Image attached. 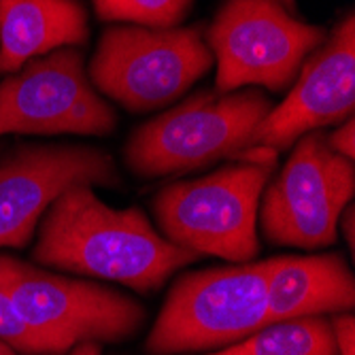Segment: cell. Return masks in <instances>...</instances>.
Here are the masks:
<instances>
[{
  "label": "cell",
  "mask_w": 355,
  "mask_h": 355,
  "mask_svg": "<svg viewBox=\"0 0 355 355\" xmlns=\"http://www.w3.org/2000/svg\"><path fill=\"white\" fill-rule=\"evenodd\" d=\"M32 257L49 268L151 292L200 255L164 239L141 209H113L92 185H73L47 209Z\"/></svg>",
  "instance_id": "1"
},
{
  "label": "cell",
  "mask_w": 355,
  "mask_h": 355,
  "mask_svg": "<svg viewBox=\"0 0 355 355\" xmlns=\"http://www.w3.org/2000/svg\"><path fill=\"white\" fill-rule=\"evenodd\" d=\"M241 164L177 181L157 191L153 213L162 236L198 255H217L234 264L251 262L260 251L257 207L270 179L277 151L247 149Z\"/></svg>",
  "instance_id": "2"
},
{
  "label": "cell",
  "mask_w": 355,
  "mask_h": 355,
  "mask_svg": "<svg viewBox=\"0 0 355 355\" xmlns=\"http://www.w3.org/2000/svg\"><path fill=\"white\" fill-rule=\"evenodd\" d=\"M270 109V101L253 87L198 92L137 128L125 145V164L135 175L153 179L236 157L249 149Z\"/></svg>",
  "instance_id": "3"
},
{
  "label": "cell",
  "mask_w": 355,
  "mask_h": 355,
  "mask_svg": "<svg viewBox=\"0 0 355 355\" xmlns=\"http://www.w3.org/2000/svg\"><path fill=\"white\" fill-rule=\"evenodd\" d=\"M272 260L183 275L147 336L151 355H177L241 343L264 326Z\"/></svg>",
  "instance_id": "4"
},
{
  "label": "cell",
  "mask_w": 355,
  "mask_h": 355,
  "mask_svg": "<svg viewBox=\"0 0 355 355\" xmlns=\"http://www.w3.org/2000/svg\"><path fill=\"white\" fill-rule=\"evenodd\" d=\"M0 285L24 326L53 355L67 353L83 340H123L145 319V309L121 292L47 272L11 255H0Z\"/></svg>",
  "instance_id": "5"
},
{
  "label": "cell",
  "mask_w": 355,
  "mask_h": 355,
  "mask_svg": "<svg viewBox=\"0 0 355 355\" xmlns=\"http://www.w3.org/2000/svg\"><path fill=\"white\" fill-rule=\"evenodd\" d=\"M213 67L202 28L111 26L89 64V81L130 113L162 109Z\"/></svg>",
  "instance_id": "6"
},
{
  "label": "cell",
  "mask_w": 355,
  "mask_h": 355,
  "mask_svg": "<svg viewBox=\"0 0 355 355\" xmlns=\"http://www.w3.org/2000/svg\"><path fill=\"white\" fill-rule=\"evenodd\" d=\"M326 37L321 26L296 19L277 0H228L205 39L217 60L215 92L247 85L283 92Z\"/></svg>",
  "instance_id": "7"
},
{
  "label": "cell",
  "mask_w": 355,
  "mask_h": 355,
  "mask_svg": "<svg viewBox=\"0 0 355 355\" xmlns=\"http://www.w3.org/2000/svg\"><path fill=\"white\" fill-rule=\"evenodd\" d=\"M279 177L262 193L260 223L277 245L317 249L336 241L338 217L355 191L353 159L334 153L313 130L294 143Z\"/></svg>",
  "instance_id": "8"
},
{
  "label": "cell",
  "mask_w": 355,
  "mask_h": 355,
  "mask_svg": "<svg viewBox=\"0 0 355 355\" xmlns=\"http://www.w3.org/2000/svg\"><path fill=\"white\" fill-rule=\"evenodd\" d=\"M115 111L96 94L83 55L73 47L30 60L0 81V137H105L115 130Z\"/></svg>",
  "instance_id": "9"
},
{
  "label": "cell",
  "mask_w": 355,
  "mask_h": 355,
  "mask_svg": "<svg viewBox=\"0 0 355 355\" xmlns=\"http://www.w3.org/2000/svg\"><path fill=\"white\" fill-rule=\"evenodd\" d=\"M73 185H119L113 157L85 145H26L0 159V247H26Z\"/></svg>",
  "instance_id": "10"
},
{
  "label": "cell",
  "mask_w": 355,
  "mask_h": 355,
  "mask_svg": "<svg viewBox=\"0 0 355 355\" xmlns=\"http://www.w3.org/2000/svg\"><path fill=\"white\" fill-rule=\"evenodd\" d=\"M355 109V15L347 13L302 64L287 98L257 123L249 149L281 151L300 137L343 123Z\"/></svg>",
  "instance_id": "11"
},
{
  "label": "cell",
  "mask_w": 355,
  "mask_h": 355,
  "mask_svg": "<svg viewBox=\"0 0 355 355\" xmlns=\"http://www.w3.org/2000/svg\"><path fill=\"white\" fill-rule=\"evenodd\" d=\"M353 304V272L338 253L272 257L266 287L264 326L296 317L328 313L340 315L349 313Z\"/></svg>",
  "instance_id": "12"
},
{
  "label": "cell",
  "mask_w": 355,
  "mask_h": 355,
  "mask_svg": "<svg viewBox=\"0 0 355 355\" xmlns=\"http://www.w3.org/2000/svg\"><path fill=\"white\" fill-rule=\"evenodd\" d=\"M89 39L87 13L79 0H0V73Z\"/></svg>",
  "instance_id": "13"
},
{
  "label": "cell",
  "mask_w": 355,
  "mask_h": 355,
  "mask_svg": "<svg viewBox=\"0 0 355 355\" xmlns=\"http://www.w3.org/2000/svg\"><path fill=\"white\" fill-rule=\"evenodd\" d=\"M207 355H338V349L332 321L324 315H313L277 321L228 349Z\"/></svg>",
  "instance_id": "14"
},
{
  "label": "cell",
  "mask_w": 355,
  "mask_h": 355,
  "mask_svg": "<svg viewBox=\"0 0 355 355\" xmlns=\"http://www.w3.org/2000/svg\"><path fill=\"white\" fill-rule=\"evenodd\" d=\"M103 21L135 24L151 30L177 28L193 0H92Z\"/></svg>",
  "instance_id": "15"
},
{
  "label": "cell",
  "mask_w": 355,
  "mask_h": 355,
  "mask_svg": "<svg viewBox=\"0 0 355 355\" xmlns=\"http://www.w3.org/2000/svg\"><path fill=\"white\" fill-rule=\"evenodd\" d=\"M0 340L11 345L21 355H53L35 332L24 326L3 285H0Z\"/></svg>",
  "instance_id": "16"
},
{
  "label": "cell",
  "mask_w": 355,
  "mask_h": 355,
  "mask_svg": "<svg viewBox=\"0 0 355 355\" xmlns=\"http://www.w3.org/2000/svg\"><path fill=\"white\" fill-rule=\"evenodd\" d=\"M338 355H355V319L353 315L340 313L332 321Z\"/></svg>",
  "instance_id": "17"
},
{
  "label": "cell",
  "mask_w": 355,
  "mask_h": 355,
  "mask_svg": "<svg viewBox=\"0 0 355 355\" xmlns=\"http://www.w3.org/2000/svg\"><path fill=\"white\" fill-rule=\"evenodd\" d=\"M326 141H328V147H330L334 153H338V155H343V157H347V159H353V155H355L353 117L345 119L330 137H326Z\"/></svg>",
  "instance_id": "18"
},
{
  "label": "cell",
  "mask_w": 355,
  "mask_h": 355,
  "mask_svg": "<svg viewBox=\"0 0 355 355\" xmlns=\"http://www.w3.org/2000/svg\"><path fill=\"white\" fill-rule=\"evenodd\" d=\"M338 221H340V230H343V234L347 239V245L353 251V245H355V211H353L351 205L345 207V211L340 213Z\"/></svg>",
  "instance_id": "19"
},
{
  "label": "cell",
  "mask_w": 355,
  "mask_h": 355,
  "mask_svg": "<svg viewBox=\"0 0 355 355\" xmlns=\"http://www.w3.org/2000/svg\"><path fill=\"white\" fill-rule=\"evenodd\" d=\"M71 355H103V351L96 340H83V343H77L73 347Z\"/></svg>",
  "instance_id": "20"
},
{
  "label": "cell",
  "mask_w": 355,
  "mask_h": 355,
  "mask_svg": "<svg viewBox=\"0 0 355 355\" xmlns=\"http://www.w3.org/2000/svg\"><path fill=\"white\" fill-rule=\"evenodd\" d=\"M0 355H21V353H17L11 345H7L5 340H0Z\"/></svg>",
  "instance_id": "21"
},
{
  "label": "cell",
  "mask_w": 355,
  "mask_h": 355,
  "mask_svg": "<svg viewBox=\"0 0 355 355\" xmlns=\"http://www.w3.org/2000/svg\"><path fill=\"white\" fill-rule=\"evenodd\" d=\"M277 3L283 5L285 9H292V11L296 9V0H277Z\"/></svg>",
  "instance_id": "22"
}]
</instances>
